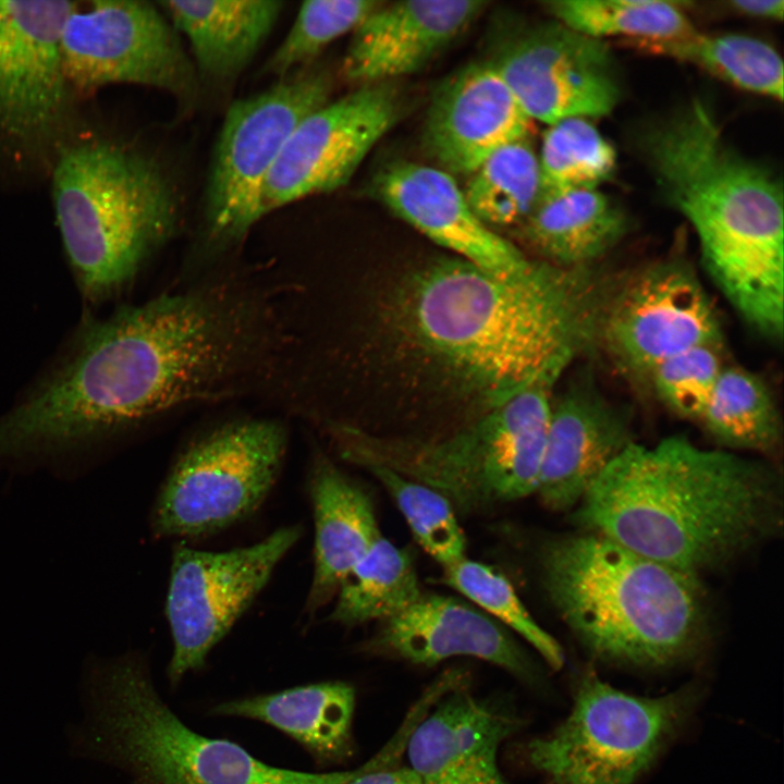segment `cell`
I'll return each mask as SVG.
<instances>
[{"label":"cell","mask_w":784,"mask_h":784,"mask_svg":"<svg viewBox=\"0 0 784 784\" xmlns=\"http://www.w3.org/2000/svg\"><path fill=\"white\" fill-rule=\"evenodd\" d=\"M697 699L690 686L653 698L629 695L588 671L568 716L528 744V761L547 784H633Z\"/></svg>","instance_id":"obj_9"},{"label":"cell","mask_w":784,"mask_h":784,"mask_svg":"<svg viewBox=\"0 0 784 784\" xmlns=\"http://www.w3.org/2000/svg\"><path fill=\"white\" fill-rule=\"evenodd\" d=\"M614 280L595 266L531 259L504 275L443 258L404 280L391 322L418 356L489 408L534 385H554L596 348Z\"/></svg>","instance_id":"obj_2"},{"label":"cell","mask_w":784,"mask_h":784,"mask_svg":"<svg viewBox=\"0 0 784 784\" xmlns=\"http://www.w3.org/2000/svg\"><path fill=\"white\" fill-rule=\"evenodd\" d=\"M625 211L598 188L542 196L517 228L538 259L563 268L590 267L627 234Z\"/></svg>","instance_id":"obj_26"},{"label":"cell","mask_w":784,"mask_h":784,"mask_svg":"<svg viewBox=\"0 0 784 784\" xmlns=\"http://www.w3.org/2000/svg\"><path fill=\"white\" fill-rule=\"evenodd\" d=\"M346 784H419V782L409 767H388L367 771Z\"/></svg>","instance_id":"obj_38"},{"label":"cell","mask_w":784,"mask_h":784,"mask_svg":"<svg viewBox=\"0 0 784 784\" xmlns=\"http://www.w3.org/2000/svg\"><path fill=\"white\" fill-rule=\"evenodd\" d=\"M656 54L694 64L739 89L783 99L784 68L768 42L743 34H691L667 41L635 44Z\"/></svg>","instance_id":"obj_30"},{"label":"cell","mask_w":784,"mask_h":784,"mask_svg":"<svg viewBox=\"0 0 784 784\" xmlns=\"http://www.w3.org/2000/svg\"><path fill=\"white\" fill-rule=\"evenodd\" d=\"M720 348L697 346L663 362L648 387L671 413L699 422L723 368Z\"/></svg>","instance_id":"obj_37"},{"label":"cell","mask_w":784,"mask_h":784,"mask_svg":"<svg viewBox=\"0 0 784 784\" xmlns=\"http://www.w3.org/2000/svg\"><path fill=\"white\" fill-rule=\"evenodd\" d=\"M638 143L662 199L693 228L702 267L719 292L752 331H782L781 181L725 140L699 98L646 126Z\"/></svg>","instance_id":"obj_4"},{"label":"cell","mask_w":784,"mask_h":784,"mask_svg":"<svg viewBox=\"0 0 784 784\" xmlns=\"http://www.w3.org/2000/svg\"><path fill=\"white\" fill-rule=\"evenodd\" d=\"M252 358L243 313L206 284L86 321L29 407L49 441L93 454L161 414L237 392Z\"/></svg>","instance_id":"obj_1"},{"label":"cell","mask_w":784,"mask_h":784,"mask_svg":"<svg viewBox=\"0 0 784 784\" xmlns=\"http://www.w3.org/2000/svg\"><path fill=\"white\" fill-rule=\"evenodd\" d=\"M775 467L683 436L630 443L572 511L581 531L699 577L731 566L782 530Z\"/></svg>","instance_id":"obj_3"},{"label":"cell","mask_w":784,"mask_h":784,"mask_svg":"<svg viewBox=\"0 0 784 784\" xmlns=\"http://www.w3.org/2000/svg\"><path fill=\"white\" fill-rule=\"evenodd\" d=\"M489 61L532 122L600 118L621 98L615 63L604 41L554 20L514 32Z\"/></svg>","instance_id":"obj_16"},{"label":"cell","mask_w":784,"mask_h":784,"mask_svg":"<svg viewBox=\"0 0 784 784\" xmlns=\"http://www.w3.org/2000/svg\"><path fill=\"white\" fill-rule=\"evenodd\" d=\"M381 1L310 0L301 5L289 33L267 60L264 72L289 76L314 60L329 44L354 32Z\"/></svg>","instance_id":"obj_36"},{"label":"cell","mask_w":784,"mask_h":784,"mask_svg":"<svg viewBox=\"0 0 784 784\" xmlns=\"http://www.w3.org/2000/svg\"><path fill=\"white\" fill-rule=\"evenodd\" d=\"M284 427L269 419L229 422L194 439L176 456L150 512L157 538H199L252 515L281 471Z\"/></svg>","instance_id":"obj_10"},{"label":"cell","mask_w":784,"mask_h":784,"mask_svg":"<svg viewBox=\"0 0 784 784\" xmlns=\"http://www.w3.org/2000/svg\"><path fill=\"white\" fill-rule=\"evenodd\" d=\"M553 387L534 385L442 438L381 437L341 424L328 431L344 460L393 470L471 512L535 493Z\"/></svg>","instance_id":"obj_8"},{"label":"cell","mask_w":784,"mask_h":784,"mask_svg":"<svg viewBox=\"0 0 784 784\" xmlns=\"http://www.w3.org/2000/svg\"><path fill=\"white\" fill-rule=\"evenodd\" d=\"M697 346L721 350L723 329L688 262L663 259L614 280L602 309L596 347L618 375L648 387L658 366Z\"/></svg>","instance_id":"obj_13"},{"label":"cell","mask_w":784,"mask_h":784,"mask_svg":"<svg viewBox=\"0 0 784 784\" xmlns=\"http://www.w3.org/2000/svg\"><path fill=\"white\" fill-rule=\"evenodd\" d=\"M81 701L83 716L69 732L72 755L114 767L131 784H346L366 771L282 769L193 731L161 698L145 656L135 651L88 656Z\"/></svg>","instance_id":"obj_6"},{"label":"cell","mask_w":784,"mask_h":784,"mask_svg":"<svg viewBox=\"0 0 784 784\" xmlns=\"http://www.w3.org/2000/svg\"><path fill=\"white\" fill-rule=\"evenodd\" d=\"M376 189L392 212L455 257L504 275L531 261L477 217L454 176L438 167L394 163L379 175Z\"/></svg>","instance_id":"obj_20"},{"label":"cell","mask_w":784,"mask_h":784,"mask_svg":"<svg viewBox=\"0 0 784 784\" xmlns=\"http://www.w3.org/2000/svg\"><path fill=\"white\" fill-rule=\"evenodd\" d=\"M354 710V688L336 681L228 700L210 712L267 723L294 738L316 759L339 762L352 751Z\"/></svg>","instance_id":"obj_27"},{"label":"cell","mask_w":784,"mask_h":784,"mask_svg":"<svg viewBox=\"0 0 784 784\" xmlns=\"http://www.w3.org/2000/svg\"><path fill=\"white\" fill-rule=\"evenodd\" d=\"M392 497L417 542L443 567L466 558V539L451 502L434 489L384 467H368Z\"/></svg>","instance_id":"obj_35"},{"label":"cell","mask_w":784,"mask_h":784,"mask_svg":"<svg viewBox=\"0 0 784 784\" xmlns=\"http://www.w3.org/2000/svg\"><path fill=\"white\" fill-rule=\"evenodd\" d=\"M481 0L380 2L353 32L342 71L359 85L391 83L425 66L486 9Z\"/></svg>","instance_id":"obj_22"},{"label":"cell","mask_w":784,"mask_h":784,"mask_svg":"<svg viewBox=\"0 0 784 784\" xmlns=\"http://www.w3.org/2000/svg\"><path fill=\"white\" fill-rule=\"evenodd\" d=\"M161 11L187 39L194 66L216 82L235 78L274 27L284 3L273 0L160 1Z\"/></svg>","instance_id":"obj_25"},{"label":"cell","mask_w":784,"mask_h":784,"mask_svg":"<svg viewBox=\"0 0 784 784\" xmlns=\"http://www.w3.org/2000/svg\"><path fill=\"white\" fill-rule=\"evenodd\" d=\"M544 9L554 21L589 37L622 38L628 44L667 41L695 27L688 3L667 0H551Z\"/></svg>","instance_id":"obj_31"},{"label":"cell","mask_w":784,"mask_h":784,"mask_svg":"<svg viewBox=\"0 0 784 784\" xmlns=\"http://www.w3.org/2000/svg\"><path fill=\"white\" fill-rule=\"evenodd\" d=\"M309 494L315 547L305 612L314 615L382 536L368 493L322 454L311 466Z\"/></svg>","instance_id":"obj_24"},{"label":"cell","mask_w":784,"mask_h":784,"mask_svg":"<svg viewBox=\"0 0 784 784\" xmlns=\"http://www.w3.org/2000/svg\"><path fill=\"white\" fill-rule=\"evenodd\" d=\"M51 172L56 219L78 287L88 301L105 299L172 235L174 188L146 154L98 136L74 134Z\"/></svg>","instance_id":"obj_7"},{"label":"cell","mask_w":784,"mask_h":784,"mask_svg":"<svg viewBox=\"0 0 784 784\" xmlns=\"http://www.w3.org/2000/svg\"><path fill=\"white\" fill-rule=\"evenodd\" d=\"M699 424L721 449L770 454L781 440V420L770 389L743 367L722 368Z\"/></svg>","instance_id":"obj_29"},{"label":"cell","mask_w":784,"mask_h":784,"mask_svg":"<svg viewBox=\"0 0 784 784\" xmlns=\"http://www.w3.org/2000/svg\"><path fill=\"white\" fill-rule=\"evenodd\" d=\"M510 144L485 160L470 175L464 196L489 228H518L541 198L538 156L527 140Z\"/></svg>","instance_id":"obj_32"},{"label":"cell","mask_w":784,"mask_h":784,"mask_svg":"<svg viewBox=\"0 0 784 784\" xmlns=\"http://www.w3.org/2000/svg\"><path fill=\"white\" fill-rule=\"evenodd\" d=\"M401 112V97L391 83L360 85L310 112L287 138L267 177L264 215L345 185Z\"/></svg>","instance_id":"obj_17"},{"label":"cell","mask_w":784,"mask_h":784,"mask_svg":"<svg viewBox=\"0 0 784 784\" xmlns=\"http://www.w3.org/2000/svg\"><path fill=\"white\" fill-rule=\"evenodd\" d=\"M539 566L559 616L600 660L665 667L706 645L709 608L699 577L586 531L548 540Z\"/></svg>","instance_id":"obj_5"},{"label":"cell","mask_w":784,"mask_h":784,"mask_svg":"<svg viewBox=\"0 0 784 784\" xmlns=\"http://www.w3.org/2000/svg\"><path fill=\"white\" fill-rule=\"evenodd\" d=\"M532 123L488 60L464 66L438 86L424 140L438 168L470 175L499 149L527 138Z\"/></svg>","instance_id":"obj_19"},{"label":"cell","mask_w":784,"mask_h":784,"mask_svg":"<svg viewBox=\"0 0 784 784\" xmlns=\"http://www.w3.org/2000/svg\"><path fill=\"white\" fill-rule=\"evenodd\" d=\"M302 534V526L292 525L226 551L174 548L166 604L173 644L168 666L172 685L205 664Z\"/></svg>","instance_id":"obj_15"},{"label":"cell","mask_w":784,"mask_h":784,"mask_svg":"<svg viewBox=\"0 0 784 784\" xmlns=\"http://www.w3.org/2000/svg\"><path fill=\"white\" fill-rule=\"evenodd\" d=\"M60 53L74 94L134 84L185 100L197 87L179 33L160 8L146 1L76 3L63 24Z\"/></svg>","instance_id":"obj_14"},{"label":"cell","mask_w":784,"mask_h":784,"mask_svg":"<svg viewBox=\"0 0 784 784\" xmlns=\"http://www.w3.org/2000/svg\"><path fill=\"white\" fill-rule=\"evenodd\" d=\"M445 585L476 608L525 639L553 669L564 662L559 642L530 615L509 579L489 565L467 558L443 567Z\"/></svg>","instance_id":"obj_34"},{"label":"cell","mask_w":784,"mask_h":784,"mask_svg":"<svg viewBox=\"0 0 784 784\" xmlns=\"http://www.w3.org/2000/svg\"><path fill=\"white\" fill-rule=\"evenodd\" d=\"M76 2L0 0V150L52 161L73 132L60 38ZM51 167V166H50Z\"/></svg>","instance_id":"obj_12"},{"label":"cell","mask_w":784,"mask_h":784,"mask_svg":"<svg viewBox=\"0 0 784 784\" xmlns=\"http://www.w3.org/2000/svg\"><path fill=\"white\" fill-rule=\"evenodd\" d=\"M633 442L627 409L609 401L591 373H583L552 395L535 493L551 511H573Z\"/></svg>","instance_id":"obj_18"},{"label":"cell","mask_w":784,"mask_h":784,"mask_svg":"<svg viewBox=\"0 0 784 784\" xmlns=\"http://www.w3.org/2000/svg\"><path fill=\"white\" fill-rule=\"evenodd\" d=\"M517 724L460 685L413 728L405 748L409 768L419 784H506L498 752Z\"/></svg>","instance_id":"obj_23"},{"label":"cell","mask_w":784,"mask_h":784,"mask_svg":"<svg viewBox=\"0 0 784 784\" xmlns=\"http://www.w3.org/2000/svg\"><path fill=\"white\" fill-rule=\"evenodd\" d=\"M330 78L302 70L229 107L205 194V238L218 250L241 241L265 215L262 193L284 144L310 112L329 101Z\"/></svg>","instance_id":"obj_11"},{"label":"cell","mask_w":784,"mask_h":784,"mask_svg":"<svg viewBox=\"0 0 784 784\" xmlns=\"http://www.w3.org/2000/svg\"><path fill=\"white\" fill-rule=\"evenodd\" d=\"M727 4L731 10L749 17L781 21L784 15L783 0H733Z\"/></svg>","instance_id":"obj_39"},{"label":"cell","mask_w":784,"mask_h":784,"mask_svg":"<svg viewBox=\"0 0 784 784\" xmlns=\"http://www.w3.org/2000/svg\"><path fill=\"white\" fill-rule=\"evenodd\" d=\"M616 151L590 119L554 122L543 134L538 155L541 197L574 189H591L610 180Z\"/></svg>","instance_id":"obj_33"},{"label":"cell","mask_w":784,"mask_h":784,"mask_svg":"<svg viewBox=\"0 0 784 784\" xmlns=\"http://www.w3.org/2000/svg\"><path fill=\"white\" fill-rule=\"evenodd\" d=\"M421 595L411 552L381 537L340 585L330 620L345 626L381 623Z\"/></svg>","instance_id":"obj_28"},{"label":"cell","mask_w":784,"mask_h":784,"mask_svg":"<svg viewBox=\"0 0 784 784\" xmlns=\"http://www.w3.org/2000/svg\"><path fill=\"white\" fill-rule=\"evenodd\" d=\"M368 647L416 664L433 665L454 657L490 662L532 683L537 669L511 633L475 605L426 595L381 626Z\"/></svg>","instance_id":"obj_21"}]
</instances>
